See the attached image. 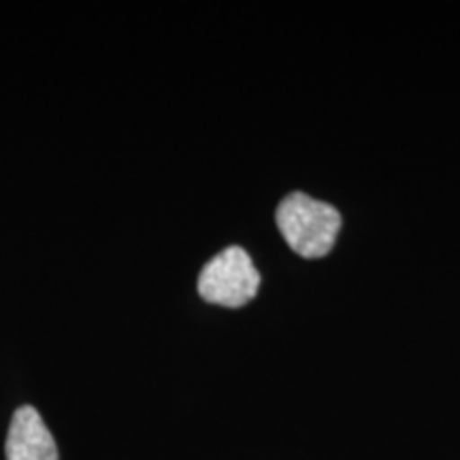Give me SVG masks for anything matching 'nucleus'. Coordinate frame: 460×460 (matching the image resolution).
Wrapping results in <instances>:
<instances>
[{"instance_id": "1", "label": "nucleus", "mask_w": 460, "mask_h": 460, "mask_svg": "<svg viewBox=\"0 0 460 460\" xmlns=\"http://www.w3.org/2000/svg\"><path fill=\"white\" fill-rule=\"evenodd\" d=\"M275 222L286 243L296 254L322 258L335 245L341 228V214L329 203H322L303 192H292L279 203Z\"/></svg>"}, {"instance_id": "2", "label": "nucleus", "mask_w": 460, "mask_h": 460, "mask_svg": "<svg viewBox=\"0 0 460 460\" xmlns=\"http://www.w3.org/2000/svg\"><path fill=\"white\" fill-rule=\"evenodd\" d=\"M261 273L243 247L230 245L211 258L199 275V295L207 303L241 307L256 296Z\"/></svg>"}, {"instance_id": "3", "label": "nucleus", "mask_w": 460, "mask_h": 460, "mask_svg": "<svg viewBox=\"0 0 460 460\" xmlns=\"http://www.w3.org/2000/svg\"><path fill=\"white\" fill-rule=\"evenodd\" d=\"M7 460H58V446L34 407H20L11 418L4 444Z\"/></svg>"}]
</instances>
